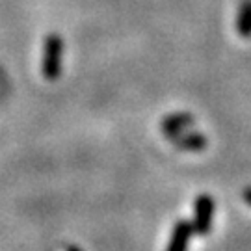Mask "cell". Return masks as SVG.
<instances>
[{"mask_svg":"<svg viewBox=\"0 0 251 251\" xmlns=\"http://www.w3.org/2000/svg\"><path fill=\"white\" fill-rule=\"evenodd\" d=\"M171 142L177 149H182V151H201L206 147V138L199 132H182L175 136Z\"/></svg>","mask_w":251,"mask_h":251,"instance_id":"5b68a950","label":"cell"},{"mask_svg":"<svg viewBox=\"0 0 251 251\" xmlns=\"http://www.w3.org/2000/svg\"><path fill=\"white\" fill-rule=\"evenodd\" d=\"M212 222H214V199L208 194H201L196 203H194V233L199 236H205L212 231Z\"/></svg>","mask_w":251,"mask_h":251,"instance_id":"7a4b0ae2","label":"cell"},{"mask_svg":"<svg viewBox=\"0 0 251 251\" xmlns=\"http://www.w3.org/2000/svg\"><path fill=\"white\" fill-rule=\"evenodd\" d=\"M192 123H194L192 114H188V112H177V114H171V116L166 117V119L162 121L160 128L166 138L173 140L175 136L186 132V128H188Z\"/></svg>","mask_w":251,"mask_h":251,"instance_id":"3957f363","label":"cell"},{"mask_svg":"<svg viewBox=\"0 0 251 251\" xmlns=\"http://www.w3.org/2000/svg\"><path fill=\"white\" fill-rule=\"evenodd\" d=\"M62 58H63V43L58 36H50L45 39L43 49V60H41V73L45 80H58L62 73Z\"/></svg>","mask_w":251,"mask_h":251,"instance_id":"6da1fadb","label":"cell"},{"mask_svg":"<svg viewBox=\"0 0 251 251\" xmlns=\"http://www.w3.org/2000/svg\"><path fill=\"white\" fill-rule=\"evenodd\" d=\"M192 234H194V227H192L190 222H186V220L177 222L175 227H173V231H171L170 242H168L166 251H188Z\"/></svg>","mask_w":251,"mask_h":251,"instance_id":"277c9868","label":"cell"},{"mask_svg":"<svg viewBox=\"0 0 251 251\" xmlns=\"http://www.w3.org/2000/svg\"><path fill=\"white\" fill-rule=\"evenodd\" d=\"M238 32L240 36L250 37L251 36V6H246L238 19Z\"/></svg>","mask_w":251,"mask_h":251,"instance_id":"8992f818","label":"cell"},{"mask_svg":"<svg viewBox=\"0 0 251 251\" xmlns=\"http://www.w3.org/2000/svg\"><path fill=\"white\" fill-rule=\"evenodd\" d=\"M242 198H244V201H246V203H248V205L251 206V188H246V190H244Z\"/></svg>","mask_w":251,"mask_h":251,"instance_id":"52a82bcc","label":"cell"},{"mask_svg":"<svg viewBox=\"0 0 251 251\" xmlns=\"http://www.w3.org/2000/svg\"><path fill=\"white\" fill-rule=\"evenodd\" d=\"M67 251H82V250H80V248H76V246H71V248H69Z\"/></svg>","mask_w":251,"mask_h":251,"instance_id":"ba28073f","label":"cell"}]
</instances>
